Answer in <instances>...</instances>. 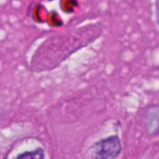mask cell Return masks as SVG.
<instances>
[{
	"mask_svg": "<svg viewBox=\"0 0 159 159\" xmlns=\"http://www.w3.org/2000/svg\"><path fill=\"white\" fill-rule=\"evenodd\" d=\"M121 146L117 137H111L98 143L94 148L93 159H115L120 153Z\"/></svg>",
	"mask_w": 159,
	"mask_h": 159,
	"instance_id": "1",
	"label": "cell"
},
{
	"mask_svg": "<svg viewBox=\"0 0 159 159\" xmlns=\"http://www.w3.org/2000/svg\"><path fill=\"white\" fill-rule=\"evenodd\" d=\"M16 159H44V151L37 149L33 152H27L20 155Z\"/></svg>",
	"mask_w": 159,
	"mask_h": 159,
	"instance_id": "2",
	"label": "cell"
}]
</instances>
